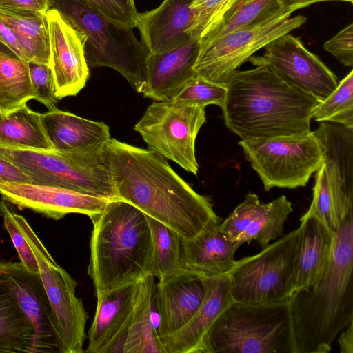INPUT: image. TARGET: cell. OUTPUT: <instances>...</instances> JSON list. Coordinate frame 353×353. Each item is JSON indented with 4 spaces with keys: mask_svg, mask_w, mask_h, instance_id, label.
<instances>
[{
    "mask_svg": "<svg viewBox=\"0 0 353 353\" xmlns=\"http://www.w3.org/2000/svg\"><path fill=\"white\" fill-rule=\"evenodd\" d=\"M102 155L117 198L184 239L219 224L210 199L194 191L160 154L110 138Z\"/></svg>",
    "mask_w": 353,
    "mask_h": 353,
    "instance_id": "cell-1",
    "label": "cell"
},
{
    "mask_svg": "<svg viewBox=\"0 0 353 353\" xmlns=\"http://www.w3.org/2000/svg\"><path fill=\"white\" fill-rule=\"evenodd\" d=\"M236 70L221 108L225 125L241 140L294 137L310 133L321 102L285 82L271 67Z\"/></svg>",
    "mask_w": 353,
    "mask_h": 353,
    "instance_id": "cell-2",
    "label": "cell"
},
{
    "mask_svg": "<svg viewBox=\"0 0 353 353\" xmlns=\"http://www.w3.org/2000/svg\"><path fill=\"white\" fill-rule=\"evenodd\" d=\"M353 211L334 232L328 268L314 285L291 295L296 353H328L353 321Z\"/></svg>",
    "mask_w": 353,
    "mask_h": 353,
    "instance_id": "cell-3",
    "label": "cell"
},
{
    "mask_svg": "<svg viewBox=\"0 0 353 353\" xmlns=\"http://www.w3.org/2000/svg\"><path fill=\"white\" fill-rule=\"evenodd\" d=\"M93 224L88 273L95 296L146 276L150 230L145 214L122 199H111L90 217Z\"/></svg>",
    "mask_w": 353,
    "mask_h": 353,
    "instance_id": "cell-4",
    "label": "cell"
},
{
    "mask_svg": "<svg viewBox=\"0 0 353 353\" xmlns=\"http://www.w3.org/2000/svg\"><path fill=\"white\" fill-rule=\"evenodd\" d=\"M50 8L57 10L81 35L89 68H111L137 92H143L150 52L135 37L133 27L110 20L80 0H50Z\"/></svg>",
    "mask_w": 353,
    "mask_h": 353,
    "instance_id": "cell-5",
    "label": "cell"
},
{
    "mask_svg": "<svg viewBox=\"0 0 353 353\" xmlns=\"http://www.w3.org/2000/svg\"><path fill=\"white\" fill-rule=\"evenodd\" d=\"M201 353H296L289 301H232L210 328Z\"/></svg>",
    "mask_w": 353,
    "mask_h": 353,
    "instance_id": "cell-6",
    "label": "cell"
},
{
    "mask_svg": "<svg viewBox=\"0 0 353 353\" xmlns=\"http://www.w3.org/2000/svg\"><path fill=\"white\" fill-rule=\"evenodd\" d=\"M301 228L256 254L236 261L227 274L233 301L268 304L289 301L296 289Z\"/></svg>",
    "mask_w": 353,
    "mask_h": 353,
    "instance_id": "cell-7",
    "label": "cell"
},
{
    "mask_svg": "<svg viewBox=\"0 0 353 353\" xmlns=\"http://www.w3.org/2000/svg\"><path fill=\"white\" fill-rule=\"evenodd\" d=\"M103 149L86 152L23 150L0 146V157L19 166L32 183L117 199Z\"/></svg>",
    "mask_w": 353,
    "mask_h": 353,
    "instance_id": "cell-8",
    "label": "cell"
},
{
    "mask_svg": "<svg viewBox=\"0 0 353 353\" xmlns=\"http://www.w3.org/2000/svg\"><path fill=\"white\" fill-rule=\"evenodd\" d=\"M294 12L282 8L258 23L199 43L194 71L208 81L225 85L231 75L255 52L305 23L304 16L291 17Z\"/></svg>",
    "mask_w": 353,
    "mask_h": 353,
    "instance_id": "cell-9",
    "label": "cell"
},
{
    "mask_svg": "<svg viewBox=\"0 0 353 353\" xmlns=\"http://www.w3.org/2000/svg\"><path fill=\"white\" fill-rule=\"evenodd\" d=\"M205 122V107L176 100L154 101L134 130L141 135L148 150L196 175V139Z\"/></svg>",
    "mask_w": 353,
    "mask_h": 353,
    "instance_id": "cell-10",
    "label": "cell"
},
{
    "mask_svg": "<svg viewBox=\"0 0 353 353\" xmlns=\"http://www.w3.org/2000/svg\"><path fill=\"white\" fill-rule=\"evenodd\" d=\"M239 145L267 191L305 186L323 160L312 131L294 137L241 140Z\"/></svg>",
    "mask_w": 353,
    "mask_h": 353,
    "instance_id": "cell-11",
    "label": "cell"
},
{
    "mask_svg": "<svg viewBox=\"0 0 353 353\" xmlns=\"http://www.w3.org/2000/svg\"><path fill=\"white\" fill-rule=\"evenodd\" d=\"M30 247L56 319L61 353H81L88 319L82 300L76 295L75 280L57 264L27 220L13 214Z\"/></svg>",
    "mask_w": 353,
    "mask_h": 353,
    "instance_id": "cell-12",
    "label": "cell"
},
{
    "mask_svg": "<svg viewBox=\"0 0 353 353\" xmlns=\"http://www.w3.org/2000/svg\"><path fill=\"white\" fill-rule=\"evenodd\" d=\"M264 48L263 56L251 57L248 61L253 65H269L285 82L319 101L336 89L338 81L335 74L299 38L287 33Z\"/></svg>",
    "mask_w": 353,
    "mask_h": 353,
    "instance_id": "cell-13",
    "label": "cell"
},
{
    "mask_svg": "<svg viewBox=\"0 0 353 353\" xmlns=\"http://www.w3.org/2000/svg\"><path fill=\"white\" fill-rule=\"evenodd\" d=\"M0 285L15 296L32 323L34 353H61L56 319L39 273L30 272L21 261H0Z\"/></svg>",
    "mask_w": 353,
    "mask_h": 353,
    "instance_id": "cell-14",
    "label": "cell"
},
{
    "mask_svg": "<svg viewBox=\"0 0 353 353\" xmlns=\"http://www.w3.org/2000/svg\"><path fill=\"white\" fill-rule=\"evenodd\" d=\"M50 44V66L58 100L75 96L89 77L81 35L53 8L46 12Z\"/></svg>",
    "mask_w": 353,
    "mask_h": 353,
    "instance_id": "cell-15",
    "label": "cell"
},
{
    "mask_svg": "<svg viewBox=\"0 0 353 353\" xmlns=\"http://www.w3.org/2000/svg\"><path fill=\"white\" fill-rule=\"evenodd\" d=\"M2 199L46 217L58 221L70 213L90 217L100 213L111 199L72 190L34 183H0Z\"/></svg>",
    "mask_w": 353,
    "mask_h": 353,
    "instance_id": "cell-16",
    "label": "cell"
},
{
    "mask_svg": "<svg viewBox=\"0 0 353 353\" xmlns=\"http://www.w3.org/2000/svg\"><path fill=\"white\" fill-rule=\"evenodd\" d=\"M292 211L291 202L284 195L263 203L256 194L249 193L219 225L240 245L256 241L264 248L281 234L284 223Z\"/></svg>",
    "mask_w": 353,
    "mask_h": 353,
    "instance_id": "cell-17",
    "label": "cell"
},
{
    "mask_svg": "<svg viewBox=\"0 0 353 353\" xmlns=\"http://www.w3.org/2000/svg\"><path fill=\"white\" fill-rule=\"evenodd\" d=\"M205 276L183 270L155 283L154 303L160 338L181 328L202 303L205 294Z\"/></svg>",
    "mask_w": 353,
    "mask_h": 353,
    "instance_id": "cell-18",
    "label": "cell"
},
{
    "mask_svg": "<svg viewBox=\"0 0 353 353\" xmlns=\"http://www.w3.org/2000/svg\"><path fill=\"white\" fill-rule=\"evenodd\" d=\"M313 134L319 141L333 188L340 225L353 210V128L322 121Z\"/></svg>",
    "mask_w": 353,
    "mask_h": 353,
    "instance_id": "cell-19",
    "label": "cell"
},
{
    "mask_svg": "<svg viewBox=\"0 0 353 353\" xmlns=\"http://www.w3.org/2000/svg\"><path fill=\"white\" fill-rule=\"evenodd\" d=\"M199 41L190 37L165 51L149 53L142 94L154 101L172 100L196 73L194 70Z\"/></svg>",
    "mask_w": 353,
    "mask_h": 353,
    "instance_id": "cell-20",
    "label": "cell"
},
{
    "mask_svg": "<svg viewBox=\"0 0 353 353\" xmlns=\"http://www.w3.org/2000/svg\"><path fill=\"white\" fill-rule=\"evenodd\" d=\"M205 297L196 312L179 330L161 339L167 353H201L210 328L233 301L228 274L205 276Z\"/></svg>",
    "mask_w": 353,
    "mask_h": 353,
    "instance_id": "cell-21",
    "label": "cell"
},
{
    "mask_svg": "<svg viewBox=\"0 0 353 353\" xmlns=\"http://www.w3.org/2000/svg\"><path fill=\"white\" fill-rule=\"evenodd\" d=\"M192 0H164L150 11L139 13L135 27L150 53L170 49L190 38L194 13Z\"/></svg>",
    "mask_w": 353,
    "mask_h": 353,
    "instance_id": "cell-22",
    "label": "cell"
},
{
    "mask_svg": "<svg viewBox=\"0 0 353 353\" xmlns=\"http://www.w3.org/2000/svg\"><path fill=\"white\" fill-rule=\"evenodd\" d=\"M154 285V277L151 275L137 281L130 319L109 353H167L157 331Z\"/></svg>",
    "mask_w": 353,
    "mask_h": 353,
    "instance_id": "cell-23",
    "label": "cell"
},
{
    "mask_svg": "<svg viewBox=\"0 0 353 353\" xmlns=\"http://www.w3.org/2000/svg\"><path fill=\"white\" fill-rule=\"evenodd\" d=\"M137 283L96 296L94 316L87 335L86 352L109 353L119 340L132 313Z\"/></svg>",
    "mask_w": 353,
    "mask_h": 353,
    "instance_id": "cell-24",
    "label": "cell"
},
{
    "mask_svg": "<svg viewBox=\"0 0 353 353\" xmlns=\"http://www.w3.org/2000/svg\"><path fill=\"white\" fill-rule=\"evenodd\" d=\"M46 137L54 150L86 152L103 149L110 138L108 125L58 109L41 114Z\"/></svg>",
    "mask_w": 353,
    "mask_h": 353,
    "instance_id": "cell-25",
    "label": "cell"
},
{
    "mask_svg": "<svg viewBox=\"0 0 353 353\" xmlns=\"http://www.w3.org/2000/svg\"><path fill=\"white\" fill-rule=\"evenodd\" d=\"M240 246L224 233L219 224L210 227L185 239V270L206 277L227 274L235 265L234 254Z\"/></svg>",
    "mask_w": 353,
    "mask_h": 353,
    "instance_id": "cell-26",
    "label": "cell"
},
{
    "mask_svg": "<svg viewBox=\"0 0 353 353\" xmlns=\"http://www.w3.org/2000/svg\"><path fill=\"white\" fill-rule=\"evenodd\" d=\"M300 223L295 290L313 285L322 278L329 265L334 237V232L314 216L303 214Z\"/></svg>",
    "mask_w": 353,
    "mask_h": 353,
    "instance_id": "cell-27",
    "label": "cell"
},
{
    "mask_svg": "<svg viewBox=\"0 0 353 353\" xmlns=\"http://www.w3.org/2000/svg\"><path fill=\"white\" fill-rule=\"evenodd\" d=\"M146 218L150 230L146 275H151L161 281L185 270V239L157 220L148 216Z\"/></svg>",
    "mask_w": 353,
    "mask_h": 353,
    "instance_id": "cell-28",
    "label": "cell"
},
{
    "mask_svg": "<svg viewBox=\"0 0 353 353\" xmlns=\"http://www.w3.org/2000/svg\"><path fill=\"white\" fill-rule=\"evenodd\" d=\"M0 146L23 150H54L41 121V114L26 105L0 112Z\"/></svg>",
    "mask_w": 353,
    "mask_h": 353,
    "instance_id": "cell-29",
    "label": "cell"
},
{
    "mask_svg": "<svg viewBox=\"0 0 353 353\" xmlns=\"http://www.w3.org/2000/svg\"><path fill=\"white\" fill-rule=\"evenodd\" d=\"M0 20L15 34L32 61L50 65L46 12L0 8Z\"/></svg>",
    "mask_w": 353,
    "mask_h": 353,
    "instance_id": "cell-30",
    "label": "cell"
},
{
    "mask_svg": "<svg viewBox=\"0 0 353 353\" xmlns=\"http://www.w3.org/2000/svg\"><path fill=\"white\" fill-rule=\"evenodd\" d=\"M34 328L15 296L0 285V353H34Z\"/></svg>",
    "mask_w": 353,
    "mask_h": 353,
    "instance_id": "cell-31",
    "label": "cell"
},
{
    "mask_svg": "<svg viewBox=\"0 0 353 353\" xmlns=\"http://www.w3.org/2000/svg\"><path fill=\"white\" fill-rule=\"evenodd\" d=\"M32 99L28 62L10 50H0V112H7L26 105Z\"/></svg>",
    "mask_w": 353,
    "mask_h": 353,
    "instance_id": "cell-32",
    "label": "cell"
},
{
    "mask_svg": "<svg viewBox=\"0 0 353 353\" xmlns=\"http://www.w3.org/2000/svg\"><path fill=\"white\" fill-rule=\"evenodd\" d=\"M283 8L278 0H237L219 24L199 40L205 43L265 19Z\"/></svg>",
    "mask_w": 353,
    "mask_h": 353,
    "instance_id": "cell-33",
    "label": "cell"
},
{
    "mask_svg": "<svg viewBox=\"0 0 353 353\" xmlns=\"http://www.w3.org/2000/svg\"><path fill=\"white\" fill-rule=\"evenodd\" d=\"M312 119L353 128V70L339 83L336 89L316 107Z\"/></svg>",
    "mask_w": 353,
    "mask_h": 353,
    "instance_id": "cell-34",
    "label": "cell"
},
{
    "mask_svg": "<svg viewBox=\"0 0 353 353\" xmlns=\"http://www.w3.org/2000/svg\"><path fill=\"white\" fill-rule=\"evenodd\" d=\"M304 215L318 219L334 232L339 227L335 195L323 161L316 172L312 203Z\"/></svg>",
    "mask_w": 353,
    "mask_h": 353,
    "instance_id": "cell-35",
    "label": "cell"
},
{
    "mask_svg": "<svg viewBox=\"0 0 353 353\" xmlns=\"http://www.w3.org/2000/svg\"><path fill=\"white\" fill-rule=\"evenodd\" d=\"M226 92L225 85L208 81L196 74L172 100L203 107L214 104L222 108Z\"/></svg>",
    "mask_w": 353,
    "mask_h": 353,
    "instance_id": "cell-36",
    "label": "cell"
},
{
    "mask_svg": "<svg viewBox=\"0 0 353 353\" xmlns=\"http://www.w3.org/2000/svg\"><path fill=\"white\" fill-rule=\"evenodd\" d=\"M237 0H192L194 13L190 37L199 41L212 30Z\"/></svg>",
    "mask_w": 353,
    "mask_h": 353,
    "instance_id": "cell-37",
    "label": "cell"
},
{
    "mask_svg": "<svg viewBox=\"0 0 353 353\" xmlns=\"http://www.w3.org/2000/svg\"><path fill=\"white\" fill-rule=\"evenodd\" d=\"M32 87V99L43 103L48 110H54L57 97L52 69L48 64L35 61L28 62Z\"/></svg>",
    "mask_w": 353,
    "mask_h": 353,
    "instance_id": "cell-38",
    "label": "cell"
},
{
    "mask_svg": "<svg viewBox=\"0 0 353 353\" xmlns=\"http://www.w3.org/2000/svg\"><path fill=\"white\" fill-rule=\"evenodd\" d=\"M13 214L3 201H0V214L3 219L4 228L10 236L20 261L30 272L39 273L36 258L19 228Z\"/></svg>",
    "mask_w": 353,
    "mask_h": 353,
    "instance_id": "cell-39",
    "label": "cell"
},
{
    "mask_svg": "<svg viewBox=\"0 0 353 353\" xmlns=\"http://www.w3.org/2000/svg\"><path fill=\"white\" fill-rule=\"evenodd\" d=\"M118 23L135 28L139 12L134 0H80Z\"/></svg>",
    "mask_w": 353,
    "mask_h": 353,
    "instance_id": "cell-40",
    "label": "cell"
},
{
    "mask_svg": "<svg viewBox=\"0 0 353 353\" xmlns=\"http://www.w3.org/2000/svg\"><path fill=\"white\" fill-rule=\"evenodd\" d=\"M324 48L345 66L353 65V23L324 43Z\"/></svg>",
    "mask_w": 353,
    "mask_h": 353,
    "instance_id": "cell-41",
    "label": "cell"
},
{
    "mask_svg": "<svg viewBox=\"0 0 353 353\" xmlns=\"http://www.w3.org/2000/svg\"><path fill=\"white\" fill-rule=\"evenodd\" d=\"M32 183L31 178L19 166L0 157V183Z\"/></svg>",
    "mask_w": 353,
    "mask_h": 353,
    "instance_id": "cell-42",
    "label": "cell"
},
{
    "mask_svg": "<svg viewBox=\"0 0 353 353\" xmlns=\"http://www.w3.org/2000/svg\"><path fill=\"white\" fill-rule=\"evenodd\" d=\"M0 43L19 59L28 62L31 57L12 30L0 20Z\"/></svg>",
    "mask_w": 353,
    "mask_h": 353,
    "instance_id": "cell-43",
    "label": "cell"
},
{
    "mask_svg": "<svg viewBox=\"0 0 353 353\" xmlns=\"http://www.w3.org/2000/svg\"><path fill=\"white\" fill-rule=\"evenodd\" d=\"M0 8L46 12L50 0H0Z\"/></svg>",
    "mask_w": 353,
    "mask_h": 353,
    "instance_id": "cell-44",
    "label": "cell"
},
{
    "mask_svg": "<svg viewBox=\"0 0 353 353\" xmlns=\"http://www.w3.org/2000/svg\"><path fill=\"white\" fill-rule=\"evenodd\" d=\"M338 343L341 353H353V321L339 333Z\"/></svg>",
    "mask_w": 353,
    "mask_h": 353,
    "instance_id": "cell-45",
    "label": "cell"
},
{
    "mask_svg": "<svg viewBox=\"0 0 353 353\" xmlns=\"http://www.w3.org/2000/svg\"><path fill=\"white\" fill-rule=\"evenodd\" d=\"M324 1H342L350 3L353 2V0H278L281 8L290 9L293 11L307 7L312 3Z\"/></svg>",
    "mask_w": 353,
    "mask_h": 353,
    "instance_id": "cell-46",
    "label": "cell"
}]
</instances>
